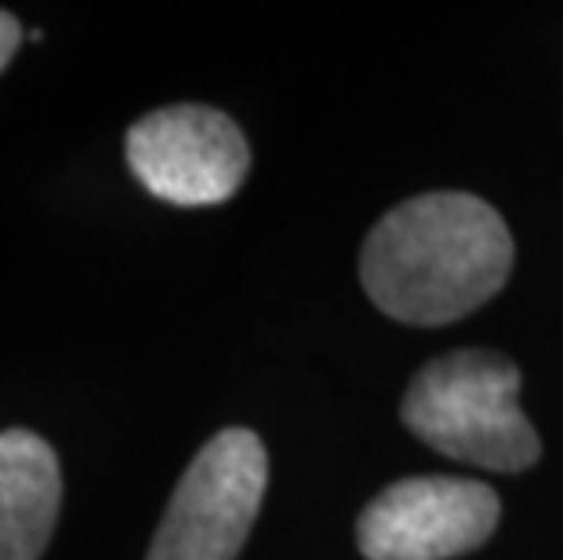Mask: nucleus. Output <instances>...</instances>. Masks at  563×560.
Here are the masks:
<instances>
[{"mask_svg":"<svg viewBox=\"0 0 563 560\" xmlns=\"http://www.w3.org/2000/svg\"><path fill=\"white\" fill-rule=\"evenodd\" d=\"M63 506V470L33 430L0 433V560H41Z\"/></svg>","mask_w":563,"mask_h":560,"instance_id":"nucleus-6","label":"nucleus"},{"mask_svg":"<svg viewBox=\"0 0 563 560\" xmlns=\"http://www.w3.org/2000/svg\"><path fill=\"white\" fill-rule=\"evenodd\" d=\"M19 41H22V26L11 11H0V69H4L11 58L19 52Z\"/></svg>","mask_w":563,"mask_h":560,"instance_id":"nucleus-7","label":"nucleus"},{"mask_svg":"<svg viewBox=\"0 0 563 560\" xmlns=\"http://www.w3.org/2000/svg\"><path fill=\"white\" fill-rule=\"evenodd\" d=\"M498 517L495 487L481 481L407 476L361 514L356 546L367 560H451L481 550Z\"/></svg>","mask_w":563,"mask_h":560,"instance_id":"nucleus-5","label":"nucleus"},{"mask_svg":"<svg viewBox=\"0 0 563 560\" xmlns=\"http://www.w3.org/2000/svg\"><path fill=\"white\" fill-rule=\"evenodd\" d=\"M512 270L506 219L481 197L426 194L371 230L361 281L382 314L404 325H451L501 292Z\"/></svg>","mask_w":563,"mask_h":560,"instance_id":"nucleus-1","label":"nucleus"},{"mask_svg":"<svg viewBox=\"0 0 563 560\" xmlns=\"http://www.w3.org/2000/svg\"><path fill=\"white\" fill-rule=\"evenodd\" d=\"M404 422L440 455L495 473H520L542 455L520 408V367L490 350L429 361L404 397Z\"/></svg>","mask_w":563,"mask_h":560,"instance_id":"nucleus-2","label":"nucleus"},{"mask_svg":"<svg viewBox=\"0 0 563 560\" xmlns=\"http://www.w3.org/2000/svg\"><path fill=\"white\" fill-rule=\"evenodd\" d=\"M269 481L262 440L233 426L197 451L178 481L146 560H236Z\"/></svg>","mask_w":563,"mask_h":560,"instance_id":"nucleus-3","label":"nucleus"},{"mask_svg":"<svg viewBox=\"0 0 563 560\" xmlns=\"http://www.w3.org/2000/svg\"><path fill=\"white\" fill-rule=\"evenodd\" d=\"M128 164L153 197L203 208L222 205L244 186L251 150L225 113L178 102L153 110L128 131Z\"/></svg>","mask_w":563,"mask_h":560,"instance_id":"nucleus-4","label":"nucleus"}]
</instances>
